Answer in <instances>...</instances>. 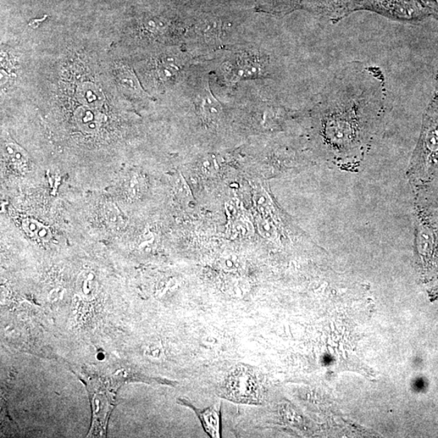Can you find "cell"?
<instances>
[{
  "label": "cell",
  "instance_id": "6da1fadb",
  "mask_svg": "<svg viewBox=\"0 0 438 438\" xmlns=\"http://www.w3.org/2000/svg\"><path fill=\"white\" fill-rule=\"evenodd\" d=\"M386 98L379 67L352 61L338 71L306 112L321 154L339 168H357L381 129Z\"/></svg>",
  "mask_w": 438,
  "mask_h": 438
},
{
  "label": "cell",
  "instance_id": "7a4b0ae2",
  "mask_svg": "<svg viewBox=\"0 0 438 438\" xmlns=\"http://www.w3.org/2000/svg\"><path fill=\"white\" fill-rule=\"evenodd\" d=\"M257 33L238 21L212 13H204L188 25L182 47L197 61L224 50L243 45Z\"/></svg>",
  "mask_w": 438,
  "mask_h": 438
},
{
  "label": "cell",
  "instance_id": "3957f363",
  "mask_svg": "<svg viewBox=\"0 0 438 438\" xmlns=\"http://www.w3.org/2000/svg\"><path fill=\"white\" fill-rule=\"evenodd\" d=\"M438 163V103H432L424 116L417 146L408 165V178L415 187L435 173Z\"/></svg>",
  "mask_w": 438,
  "mask_h": 438
},
{
  "label": "cell",
  "instance_id": "277c9868",
  "mask_svg": "<svg viewBox=\"0 0 438 438\" xmlns=\"http://www.w3.org/2000/svg\"><path fill=\"white\" fill-rule=\"evenodd\" d=\"M223 397L239 403L258 404L263 401L265 387L258 371L246 365L237 366L226 380Z\"/></svg>",
  "mask_w": 438,
  "mask_h": 438
},
{
  "label": "cell",
  "instance_id": "5b68a950",
  "mask_svg": "<svg viewBox=\"0 0 438 438\" xmlns=\"http://www.w3.org/2000/svg\"><path fill=\"white\" fill-rule=\"evenodd\" d=\"M415 247L420 263L430 264L438 252V232L423 215L419 214L415 223Z\"/></svg>",
  "mask_w": 438,
  "mask_h": 438
},
{
  "label": "cell",
  "instance_id": "8992f818",
  "mask_svg": "<svg viewBox=\"0 0 438 438\" xmlns=\"http://www.w3.org/2000/svg\"><path fill=\"white\" fill-rule=\"evenodd\" d=\"M369 0H312L313 6L318 13L338 22L349 13L358 9H365Z\"/></svg>",
  "mask_w": 438,
  "mask_h": 438
},
{
  "label": "cell",
  "instance_id": "52a82bcc",
  "mask_svg": "<svg viewBox=\"0 0 438 438\" xmlns=\"http://www.w3.org/2000/svg\"><path fill=\"white\" fill-rule=\"evenodd\" d=\"M185 405L191 408L195 412L204 432L213 438H220L221 436V404H214L204 410H199L190 404L184 402Z\"/></svg>",
  "mask_w": 438,
  "mask_h": 438
},
{
  "label": "cell",
  "instance_id": "ba28073f",
  "mask_svg": "<svg viewBox=\"0 0 438 438\" xmlns=\"http://www.w3.org/2000/svg\"><path fill=\"white\" fill-rule=\"evenodd\" d=\"M415 2L429 15L438 12V0H415Z\"/></svg>",
  "mask_w": 438,
  "mask_h": 438
},
{
  "label": "cell",
  "instance_id": "9c48e42d",
  "mask_svg": "<svg viewBox=\"0 0 438 438\" xmlns=\"http://www.w3.org/2000/svg\"><path fill=\"white\" fill-rule=\"evenodd\" d=\"M432 290H434V292L438 294V284L436 285L435 287H434V289Z\"/></svg>",
  "mask_w": 438,
  "mask_h": 438
}]
</instances>
